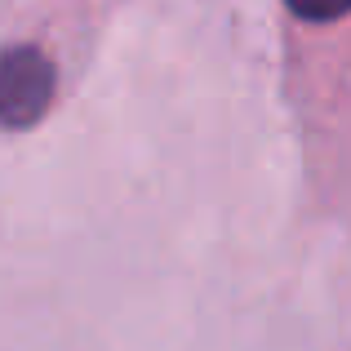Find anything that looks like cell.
<instances>
[{
	"instance_id": "2",
	"label": "cell",
	"mask_w": 351,
	"mask_h": 351,
	"mask_svg": "<svg viewBox=\"0 0 351 351\" xmlns=\"http://www.w3.org/2000/svg\"><path fill=\"white\" fill-rule=\"evenodd\" d=\"M302 23H334L351 14V0H285Z\"/></svg>"
},
{
	"instance_id": "1",
	"label": "cell",
	"mask_w": 351,
	"mask_h": 351,
	"mask_svg": "<svg viewBox=\"0 0 351 351\" xmlns=\"http://www.w3.org/2000/svg\"><path fill=\"white\" fill-rule=\"evenodd\" d=\"M58 67L40 45H9L0 53V129H32L49 116Z\"/></svg>"
}]
</instances>
